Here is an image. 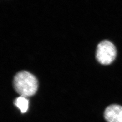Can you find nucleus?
<instances>
[{
    "instance_id": "nucleus-4",
    "label": "nucleus",
    "mask_w": 122,
    "mask_h": 122,
    "mask_svg": "<svg viewBox=\"0 0 122 122\" xmlns=\"http://www.w3.org/2000/svg\"><path fill=\"white\" fill-rule=\"evenodd\" d=\"M14 104L20 110L21 112L25 113L27 112L29 107V100L26 97L20 96L14 101Z\"/></svg>"
},
{
    "instance_id": "nucleus-1",
    "label": "nucleus",
    "mask_w": 122,
    "mask_h": 122,
    "mask_svg": "<svg viewBox=\"0 0 122 122\" xmlns=\"http://www.w3.org/2000/svg\"><path fill=\"white\" fill-rule=\"evenodd\" d=\"M13 85L17 93L21 96L27 98L33 96L36 93L38 82L34 75L28 71H22L15 76Z\"/></svg>"
},
{
    "instance_id": "nucleus-3",
    "label": "nucleus",
    "mask_w": 122,
    "mask_h": 122,
    "mask_svg": "<svg viewBox=\"0 0 122 122\" xmlns=\"http://www.w3.org/2000/svg\"><path fill=\"white\" fill-rule=\"evenodd\" d=\"M104 117L107 122H122V106L109 105L105 110Z\"/></svg>"
},
{
    "instance_id": "nucleus-2",
    "label": "nucleus",
    "mask_w": 122,
    "mask_h": 122,
    "mask_svg": "<svg viewBox=\"0 0 122 122\" xmlns=\"http://www.w3.org/2000/svg\"><path fill=\"white\" fill-rule=\"evenodd\" d=\"M117 56L115 46L109 40H105L98 44L96 51V58L100 64L108 65L111 64Z\"/></svg>"
}]
</instances>
